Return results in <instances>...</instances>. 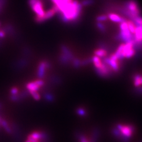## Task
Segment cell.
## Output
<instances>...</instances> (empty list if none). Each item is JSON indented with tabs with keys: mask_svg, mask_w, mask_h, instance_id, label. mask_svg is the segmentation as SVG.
I'll return each mask as SVG.
<instances>
[{
	"mask_svg": "<svg viewBox=\"0 0 142 142\" xmlns=\"http://www.w3.org/2000/svg\"><path fill=\"white\" fill-rule=\"evenodd\" d=\"M135 53V47L133 42L121 44L114 53L120 60L124 58L130 59Z\"/></svg>",
	"mask_w": 142,
	"mask_h": 142,
	"instance_id": "1",
	"label": "cell"
},
{
	"mask_svg": "<svg viewBox=\"0 0 142 142\" xmlns=\"http://www.w3.org/2000/svg\"><path fill=\"white\" fill-rule=\"evenodd\" d=\"M133 126L127 124H119L115 130V134L123 139L130 138L133 134Z\"/></svg>",
	"mask_w": 142,
	"mask_h": 142,
	"instance_id": "2",
	"label": "cell"
},
{
	"mask_svg": "<svg viewBox=\"0 0 142 142\" xmlns=\"http://www.w3.org/2000/svg\"><path fill=\"white\" fill-rule=\"evenodd\" d=\"M119 27L120 30L119 35V39L124 42V43L128 42L133 43V34L131 33L128 29L127 21L120 23Z\"/></svg>",
	"mask_w": 142,
	"mask_h": 142,
	"instance_id": "3",
	"label": "cell"
},
{
	"mask_svg": "<svg viewBox=\"0 0 142 142\" xmlns=\"http://www.w3.org/2000/svg\"><path fill=\"white\" fill-rule=\"evenodd\" d=\"M124 13H125L128 17L132 20L135 17L139 15V9L136 2L130 0L125 3V10H124Z\"/></svg>",
	"mask_w": 142,
	"mask_h": 142,
	"instance_id": "4",
	"label": "cell"
},
{
	"mask_svg": "<svg viewBox=\"0 0 142 142\" xmlns=\"http://www.w3.org/2000/svg\"><path fill=\"white\" fill-rule=\"evenodd\" d=\"M133 44L134 47L142 46V25L138 26L135 28V33L133 34Z\"/></svg>",
	"mask_w": 142,
	"mask_h": 142,
	"instance_id": "5",
	"label": "cell"
},
{
	"mask_svg": "<svg viewBox=\"0 0 142 142\" xmlns=\"http://www.w3.org/2000/svg\"><path fill=\"white\" fill-rule=\"evenodd\" d=\"M49 64L47 62H42L40 63L38 67L37 76L39 78H42L45 75V71L49 68Z\"/></svg>",
	"mask_w": 142,
	"mask_h": 142,
	"instance_id": "6",
	"label": "cell"
},
{
	"mask_svg": "<svg viewBox=\"0 0 142 142\" xmlns=\"http://www.w3.org/2000/svg\"><path fill=\"white\" fill-rule=\"evenodd\" d=\"M107 17H108V19H109L111 21H112L114 23H121L122 22H125L127 21L125 19H124L122 17H121L118 14L113 13H111L108 14Z\"/></svg>",
	"mask_w": 142,
	"mask_h": 142,
	"instance_id": "7",
	"label": "cell"
},
{
	"mask_svg": "<svg viewBox=\"0 0 142 142\" xmlns=\"http://www.w3.org/2000/svg\"><path fill=\"white\" fill-rule=\"evenodd\" d=\"M27 88L28 89V91H37L40 89V87L38 86L35 82L29 83L27 85Z\"/></svg>",
	"mask_w": 142,
	"mask_h": 142,
	"instance_id": "8",
	"label": "cell"
},
{
	"mask_svg": "<svg viewBox=\"0 0 142 142\" xmlns=\"http://www.w3.org/2000/svg\"><path fill=\"white\" fill-rule=\"evenodd\" d=\"M95 55L99 57H104L107 55V51L103 48H98L95 51Z\"/></svg>",
	"mask_w": 142,
	"mask_h": 142,
	"instance_id": "9",
	"label": "cell"
},
{
	"mask_svg": "<svg viewBox=\"0 0 142 142\" xmlns=\"http://www.w3.org/2000/svg\"><path fill=\"white\" fill-rule=\"evenodd\" d=\"M0 123L2 125V126L4 128V130L7 132V133L9 134L12 133V130L11 128V127L9 126L8 123L5 121L1 119V120H0Z\"/></svg>",
	"mask_w": 142,
	"mask_h": 142,
	"instance_id": "10",
	"label": "cell"
},
{
	"mask_svg": "<svg viewBox=\"0 0 142 142\" xmlns=\"http://www.w3.org/2000/svg\"><path fill=\"white\" fill-rule=\"evenodd\" d=\"M127 23L128 25V28L131 33L133 34H134L136 27L132 21H127Z\"/></svg>",
	"mask_w": 142,
	"mask_h": 142,
	"instance_id": "11",
	"label": "cell"
},
{
	"mask_svg": "<svg viewBox=\"0 0 142 142\" xmlns=\"http://www.w3.org/2000/svg\"><path fill=\"white\" fill-rule=\"evenodd\" d=\"M108 19V17L107 15H105V14H102V15H99L98 16H97L96 17V21L97 22H104L106 20H107Z\"/></svg>",
	"mask_w": 142,
	"mask_h": 142,
	"instance_id": "12",
	"label": "cell"
},
{
	"mask_svg": "<svg viewBox=\"0 0 142 142\" xmlns=\"http://www.w3.org/2000/svg\"><path fill=\"white\" fill-rule=\"evenodd\" d=\"M96 25H97V28L101 32H102L103 33L105 32V31H106L105 27L104 26V25L102 23V22H97Z\"/></svg>",
	"mask_w": 142,
	"mask_h": 142,
	"instance_id": "13",
	"label": "cell"
},
{
	"mask_svg": "<svg viewBox=\"0 0 142 142\" xmlns=\"http://www.w3.org/2000/svg\"><path fill=\"white\" fill-rule=\"evenodd\" d=\"M94 2V0H83L81 4L84 6H87L93 4Z\"/></svg>",
	"mask_w": 142,
	"mask_h": 142,
	"instance_id": "14",
	"label": "cell"
},
{
	"mask_svg": "<svg viewBox=\"0 0 142 142\" xmlns=\"http://www.w3.org/2000/svg\"><path fill=\"white\" fill-rule=\"evenodd\" d=\"M29 93L31 94V95L35 100L38 101L40 99V95L38 94V93L37 92V91H30Z\"/></svg>",
	"mask_w": 142,
	"mask_h": 142,
	"instance_id": "15",
	"label": "cell"
},
{
	"mask_svg": "<svg viewBox=\"0 0 142 142\" xmlns=\"http://www.w3.org/2000/svg\"><path fill=\"white\" fill-rule=\"evenodd\" d=\"M18 92H19V89L16 87H14L12 88L11 89V95H15L18 94Z\"/></svg>",
	"mask_w": 142,
	"mask_h": 142,
	"instance_id": "16",
	"label": "cell"
},
{
	"mask_svg": "<svg viewBox=\"0 0 142 142\" xmlns=\"http://www.w3.org/2000/svg\"><path fill=\"white\" fill-rule=\"evenodd\" d=\"M35 83L39 87H42V86L44 85V82L43 80H36L34 81Z\"/></svg>",
	"mask_w": 142,
	"mask_h": 142,
	"instance_id": "17",
	"label": "cell"
},
{
	"mask_svg": "<svg viewBox=\"0 0 142 142\" xmlns=\"http://www.w3.org/2000/svg\"><path fill=\"white\" fill-rule=\"evenodd\" d=\"M45 97L46 98V100L48 101H53V96L51 94H46L45 95Z\"/></svg>",
	"mask_w": 142,
	"mask_h": 142,
	"instance_id": "18",
	"label": "cell"
},
{
	"mask_svg": "<svg viewBox=\"0 0 142 142\" xmlns=\"http://www.w3.org/2000/svg\"><path fill=\"white\" fill-rule=\"evenodd\" d=\"M26 142H31V141H29V140H28L27 141H26Z\"/></svg>",
	"mask_w": 142,
	"mask_h": 142,
	"instance_id": "19",
	"label": "cell"
},
{
	"mask_svg": "<svg viewBox=\"0 0 142 142\" xmlns=\"http://www.w3.org/2000/svg\"><path fill=\"white\" fill-rule=\"evenodd\" d=\"M0 120H1V118H0Z\"/></svg>",
	"mask_w": 142,
	"mask_h": 142,
	"instance_id": "20",
	"label": "cell"
}]
</instances>
